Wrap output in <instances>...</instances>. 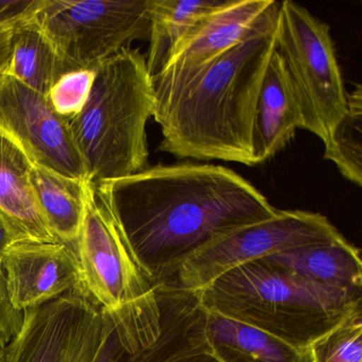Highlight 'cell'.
Wrapping results in <instances>:
<instances>
[{"instance_id": "cell-16", "label": "cell", "mask_w": 362, "mask_h": 362, "mask_svg": "<svg viewBox=\"0 0 362 362\" xmlns=\"http://www.w3.org/2000/svg\"><path fill=\"white\" fill-rule=\"evenodd\" d=\"M258 262L289 271L332 289L362 294L360 250L340 236L267 256Z\"/></svg>"}, {"instance_id": "cell-20", "label": "cell", "mask_w": 362, "mask_h": 362, "mask_svg": "<svg viewBox=\"0 0 362 362\" xmlns=\"http://www.w3.org/2000/svg\"><path fill=\"white\" fill-rule=\"evenodd\" d=\"M220 3L221 0H151L146 63L152 78L163 71L184 35Z\"/></svg>"}, {"instance_id": "cell-28", "label": "cell", "mask_w": 362, "mask_h": 362, "mask_svg": "<svg viewBox=\"0 0 362 362\" xmlns=\"http://www.w3.org/2000/svg\"><path fill=\"white\" fill-rule=\"evenodd\" d=\"M4 349H0V362H3Z\"/></svg>"}, {"instance_id": "cell-25", "label": "cell", "mask_w": 362, "mask_h": 362, "mask_svg": "<svg viewBox=\"0 0 362 362\" xmlns=\"http://www.w3.org/2000/svg\"><path fill=\"white\" fill-rule=\"evenodd\" d=\"M42 0H0V26L12 29L33 20Z\"/></svg>"}, {"instance_id": "cell-17", "label": "cell", "mask_w": 362, "mask_h": 362, "mask_svg": "<svg viewBox=\"0 0 362 362\" xmlns=\"http://www.w3.org/2000/svg\"><path fill=\"white\" fill-rule=\"evenodd\" d=\"M205 339L220 362H311L298 349L257 328L205 310Z\"/></svg>"}, {"instance_id": "cell-27", "label": "cell", "mask_w": 362, "mask_h": 362, "mask_svg": "<svg viewBox=\"0 0 362 362\" xmlns=\"http://www.w3.org/2000/svg\"><path fill=\"white\" fill-rule=\"evenodd\" d=\"M168 362H220L209 349H199L186 355L180 356Z\"/></svg>"}, {"instance_id": "cell-9", "label": "cell", "mask_w": 362, "mask_h": 362, "mask_svg": "<svg viewBox=\"0 0 362 362\" xmlns=\"http://www.w3.org/2000/svg\"><path fill=\"white\" fill-rule=\"evenodd\" d=\"M112 321L86 289L23 313L3 362H94Z\"/></svg>"}, {"instance_id": "cell-24", "label": "cell", "mask_w": 362, "mask_h": 362, "mask_svg": "<svg viewBox=\"0 0 362 362\" xmlns=\"http://www.w3.org/2000/svg\"><path fill=\"white\" fill-rule=\"evenodd\" d=\"M23 323V313L16 310L8 296L5 276L0 269V349L16 337Z\"/></svg>"}, {"instance_id": "cell-15", "label": "cell", "mask_w": 362, "mask_h": 362, "mask_svg": "<svg viewBox=\"0 0 362 362\" xmlns=\"http://www.w3.org/2000/svg\"><path fill=\"white\" fill-rule=\"evenodd\" d=\"M33 165L16 141L0 132V215L18 241L56 243L31 185Z\"/></svg>"}, {"instance_id": "cell-1", "label": "cell", "mask_w": 362, "mask_h": 362, "mask_svg": "<svg viewBox=\"0 0 362 362\" xmlns=\"http://www.w3.org/2000/svg\"><path fill=\"white\" fill-rule=\"evenodd\" d=\"M154 283L211 241L279 209L249 181L220 165H156L94 183Z\"/></svg>"}, {"instance_id": "cell-12", "label": "cell", "mask_w": 362, "mask_h": 362, "mask_svg": "<svg viewBox=\"0 0 362 362\" xmlns=\"http://www.w3.org/2000/svg\"><path fill=\"white\" fill-rule=\"evenodd\" d=\"M273 0H226L203 16L173 48L153 83L185 77L239 43Z\"/></svg>"}, {"instance_id": "cell-2", "label": "cell", "mask_w": 362, "mask_h": 362, "mask_svg": "<svg viewBox=\"0 0 362 362\" xmlns=\"http://www.w3.org/2000/svg\"><path fill=\"white\" fill-rule=\"evenodd\" d=\"M279 1L234 47L194 73L154 83L158 149L177 158L254 166V113L267 65L276 50Z\"/></svg>"}, {"instance_id": "cell-23", "label": "cell", "mask_w": 362, "mask_h": 362, "mask_svg": "<svg viewBox=\"0 0 362 362\" xmlns=\"http://www.w3.org/2000/svg\"><path fill=\"white\" fill-rule=\"evenodd\" d=\"M95 78L96 69H79L61 76L47 95L52 110L67 122L79 115L92 92Z\"/></svg>"}, {"instance_id": "cell-10", "label": "cell", "mask_w": 362, "mask_h": 362, "mask_svg": "<svg viewBox=\"0 0 362 362\" xmlns=\"http://www.w3.org/2000/svg\"><path fill=\"white\" fill-rule=\"evenodd\" d=\"M0 132L16 141L33 164L74 179L88 180L69 122L47 96L0 74Z\"/></svg>"}, {"instance_id": "cell-4", "label": "cell", "mask_w": 362, "mask_h": 362, "mask_svg": "<svg viewBox=\"0 0 362 362\" xmlns=\"http://www.w3.org/2000/svg\"><path fill=\"white\" fill-rule=\"evenodd\" d=\"M154 107L153 78L139 49L124 48L97 67L86 107L69 120L90 181H113L147 168L146 128Z\"/></svg>"}, {"instance_id": "cell-3", "label": "cell", "mask_w": 362, "mask_h": 362, "mask_svg": "<svg viewBox=\"0 0 362 362\" xmlns=\"http://www.w3.org/2000/svg\"><path fill=\"white\" fill-rule=\"evenodd\" d=\"M198 294L205 310L298 349H308L362 303V294L325 287L258 260L224 273Z\"/></svg>"}, {"instance_id": "cell-19", "label": "cell", "mask_w": 362, "mask_h": 362, "mask_svg": "<svg viewBox=\"0 0 362 362\" xmlns=\"http://www.w3.org/2000/svg\"><path fill=\"white\" fill-rule=\"evenodd\" d=\"M4 74L44 96L63 75L54 46L33 18L11 29L10 59Z\"/></svg>"}, {"instance_id": "cell-8", "label": "cell", "mask_w": 362, "mask_h": 362, "mask_svg": "<svg viewBox=\"0 0 362 362\" xmlns=\"http://www.w3.org/2000/svg\"><path fill=\"white\" fill-rule=\"evenodd\" d=\"M340 236L342 234L322 214L279 209L269 219L237 228L211 241L186 258L173 277L163 284L199 292L237 267Z\"/></svg>"}, {"instance_id": "cell-14", "label": "cell", "mask_w": 362, "mask_h": 362, "mask_svg": "<svg viewBox=\"0 0 362 362\" xmlns=\"http://www.w3.org/2000/svg\"><path fill=\"white\" fill-rule=\"evenodd\" d=\"M303 129L302 115L277 50L267 65L254 113L252 147L255 165L270 160Z\"/></svg>"}, {"instance_id": "cell-26", "label": "cell", "mask_w": 362, "mask_h": 362, "mask_svg": "<svg viewBox=\"0 0 362 362\" xmlns=\"http://www.w3.org/2000/svg\"><path fill=\"white\" fill-rule=\"evenodd\" d=\"M16 241L18 240H16L11 228L0 215V269H1V262H3L6 251L9 249L10 245H13Z\"/></svg>"}, {"instance_id": "cell-6", "label": "cell", "mask_w": 362, "mask_h": 362, "mask_svg": "<svg viewBox=\"0 0 362 362\" xmlns=\"http://www.w3.org/2000/svg\"><path fill=\"white\" fill-rule=\"evenodd\" d=\"M276 50L302 115L303 129L328 143L347 109V94L327 24L306 8L279 4Z\"/></svg>"}, {"instance_id": "cell-11", "label": "cell", "mask_w": 362, "mask_h": 362, "mask_svg": "<svg viewBox=\"0 0 362 362\" xmlns=\"http://www.w3.org/2000/svg\"><path fill=\"white\" fill-rule=\"evenodd\" d=\"M1 271L20 313L84 289L77 250L61 241H16L6 251Z\"/></svg>"}, {"instance_id": "cell-7", "label": "cell", "mask_w": 362, "mask_h": 362, "mask_svg": "<svg viewBox=\"0 0 362 362\" xmlns=\"http://www.w3.org/2000/svg\"><path fill=\"white\" fill-rule=\"evenodd\" d=\"M151 0H42L33 16L63 75L96 69L137 40H149Z\"/></svg>"}, {"instance_id": "cell-22", "label": "cell", "mask_w": 362, "mask_h": 362, "mask_svg": "<svg viewBox=\"0 0 362 362\" xmlns=\"http://www.w3.org/2000/svg\"><path fill=\"white\" fill-rule=\"evenodd\" d=\"M311 362H362V303L311 343Z\"/></svg>"}, {"instance_id": "cell-5", "label": "cell", "mask_w": 362, "mask_h": 362, "mask_svg": "<svg viewBox=\"0 0 362 362\" xmlns=\"http://www.w3.org/2000/svg\"><path fill=\"white\" fill-rule=\"evenodd\" d=\"M77 254L84 289L122 338L139 336L160 321V288L90 180Z\"/></svg>"}, {"instance_id": "cell-21", "label": "cell", "mask_w": 362, "mask_h": 362, "mask_svg": "<svg viewBox=\"0 0 362 362\" xmlns=\"http://www.w3.org/2000/svg\"><path fill=\"white\" fill-rule=\"evenodd\" d=\"M362 86L347 96V109L342 119L332 131L325 145L324 158L336 165L341 175L355 184L362 185Z\"/></svg>"}, {"instance_id": "cell-18", "label": "cell", "mask_w": 362, "mask_h": 362, "mask_svg": "<svg viewBox=\"0 0 362 362\" xmlns=\"http://www.w3.org/2000/svg\"><path fill=\"white\" fill-rule=\"evenodd\" d=\"M30 181L40 211L52 234L77 250L88 180L74 179L33 165Z\"/></svg>"}, {"instance_id": "cell-13", "label": "cell", "mask_w": 362, "mask_h": 362, "mask_svg": "<svg viewBox=\"0 0 362 362\" xmlns=\"http://www.w3.org/2000/svg\"><path fill=\"white\" fill-rule=\"evenodd\" d=\"M199 349H209L205 309L198 292L181 290L164 332L156 342L146 346L129 344L112 323L94 362H168Z\"/></svg>"}]
</instances>
